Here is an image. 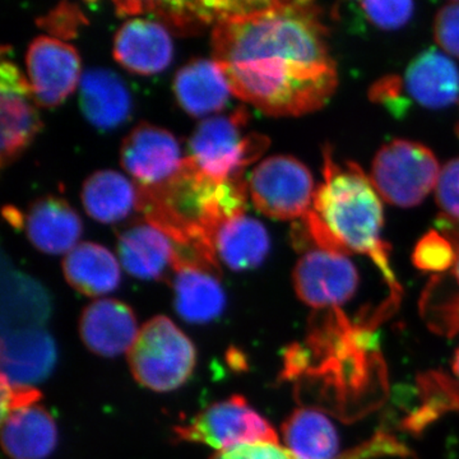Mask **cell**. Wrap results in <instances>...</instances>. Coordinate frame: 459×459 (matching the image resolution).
<instances>
[{
  "label": "cell",
  "mask_w": 459,
  "mask_h": 459,
  "mask_svg": "<svg viewBox=\"0 0 459 459\" xmlns=\"http://www.w3.org/2000/svg\"><path fill=\"white\" fill-rule=\"evenodd\" d=\"M132 376L144 388L159 394L186 385L197 365L192 340L170 318L157 316L144 323L128 351Z\"/></svg>",
  "instance_id": "cell-4"
},
{
  "label": "cell",
  "mask_w": 459,
  "mask_h": 459,
  "mask_svg": "<svg viewBox=\"0 0 459 459\" xmlns=\"http://www.w3.org/2000/svg\"><path fill=\"white\" fill-rule=\"evenodd\" d=\"M435 39L451 56L459 57V2L448 3L435 18Z\"/></svg>",
  "instance_id": "cell-33"
},
{
  "label": "cell",
  "mask_w": 459,
  "mask_h": 459,
  "mask_svg": "<svg viewBox=\"0 0 459 459\" xmlns=\"http://www.w3.org/2000/svg\"><path fill=\"white\" fill-rule=\"evenodd\" d=\"M270 247L267 229L246 213L223 223L214 235L217 258L232 271H249L259 267L267 258Z\"/></svg>",
  "instance_id": "cell-23"
},
{
  "label": "cell",
  "mask_w": 459,
  "mask_h": 459,
  "mask_svg": "<svg viewBox=\"0 0 459 459\" xmlns=\"http://www.w3.org/2000/svg\"><path fill=\"white\" fill-rule=\"evenodd\" d=\"M283 440L296 459H338L340 437L327 416L313 409L295 410L282 425Z\"/></svg>",
  "instance_id": "cell-25"
},
{
  "label": "cell",
  "mask_w": 459,
  "mask_h": 459,
  "mask_svg": "<svg viewBox=\"0 0 459 459\" xmlns=\"http://www.w3.org/2000/svg\"><path fill=\"white\" fill-rule=\"evenodd\" d=\"M212 50L231 93L272 117L313 113L337 89L327 29L313 3L258 2L214 25Z\"/></svg>",
  "instance_id": "cell-1"
},
{
  "label": "cell",
  "mask_w": 459,
  "mask_h": 459,
  "mask_svg": "<svg viewBox=\"0 0 459 459\" xmlns=\"http://www.w3.org/2000/svg\"><path fill=\"white\" fill-rule=\"evenodd\" d=\"M81 199L90 217L108 225L137 210L138 186L120 172L100 170L84 180Z\"/></svg>",
  "instance_id": "cell-24"
},
{
  "label": "cell",
  "mask_w": 459,
  "mask_h": 459,
  "mask_svg": "<svg viewBox=\"0 0 459 459\" xmlns=\"http://www.w3.org/2000/svg\"><path fill=\"white\" fill-rule=\"evenodd\" d=\"M247 124L244 108L229 115L207 117L190 137V159L213 179L243 177L244 169L255 162L270 146L265 135L246 133Z\"/></svg>",
  "instance_id": "cell-5"
},
{
  "label": "cell",
  "mask_w": 459,
  "mask_h": 459,
  "mask_svg": "<svg viewBox=\"0 0 459 459\" xmlns=\"http://www.w3.org/2000/svg\"><path fill=\"white\" fill-rule=\"evenodd\" d=\"M422 404L404 420L403 427L412 433H421L431 422L449 411H459V383L437 371L419 377Z\"/></svg>",
  "instance_id": "cell-27"
},
{
  "label": "cell",
  "mask_w": 459,
  "mask_h": 459,
  "mask_svg": "<svg viewBox=\"0 0 459 459\" xmlns=\"http://www.w3.org/2000/svg\"><path fill=\"white\" fill-rule=\"evenodd\" d=\"M353 7L368 25L383 31L401 29L409 22L415 11V4L411 2H361Z\"/></svg>",
  "instance_id": "cell-28"
},
{
  "label": "cell",
  "mask_w": 459,
  "mask_h": 459,
  "mask_svg": "<svg viewBox=\"0 0 459 459\" xmlns=\"http://www.w3.org/2000/svg\"><path fill=\"white\" fill-rule=\"evenodd\" d=\"M80 333L90 351L102 358H117L131 350L140 329L128 304L117 299H99L83 310Z\"/></svg>",
  "instance_id": "cell-15"
},
{
  "label": "cell",
  "mask_w": 459,
  "mask_h": 459,
  "mask_svg": "<svg viewBox=\"0 0 459 459\" xmlns=\"http://www.w3.org/2000/svg\"><path fill=\"white\" fill-rule=\"evenodd\" d=\"M26 234L45 255H68L82 235L80 214L65 199H38L26 214Z\"/></svg>",
  "instance_id": "cell-18"
},
{
  "label": "cell",
  "mask_w": 459,
  "mask_h": 459,
  "mask_svg": "<svg viewBox=\"0 0 459 459\" xmlns=\"http://www.w3.org/2000/svg\"><path fill=\"white\" fill-rule=\"evenodd\" d=\"M78 102L87 120L102 131L117 128L131 115L132 98L123 78L107 68L84 72Z\"/></svg>",
  "instance_id": "cell-17"
},
{
  "label": "cell",
  "mask_w": 459,
  "mask_h": 459,
  "mask_svg": "<svg viewBox=\"0 0 459 459\" xmlns=\"http://www.w3.org/2000/svg\"><path fill=\"white\" fill-rule=\"evenodd\" d=\"M83 20L80 9L74 8V5L62 4L59 5V8L54 9L49 16L44 18L41 25L47 27L50 32L53 31L59 38H63V36L71 38Z\"/></svg>",
  "instance_id": "cell-36"
},
{
  "label": "cell",
  "mask_w": 459,
  "mask_h": 459,
  "mask_svg": "<svg viewBox=\"0 0 459 459\" xmlns=\"http://www.w3.org/2000/svg\"><path fill=\"white\" fill-rule=\"evenodd\" d=\"M439 162L418 142L395 140L377 151L370 181L377 195L397 207H415L437 188Z\"/></svg>",
  "instance_id": "cell-6"
},
{
  "label": "cell",
  "mask_w": 459,
  "mask_h": 459,
  "mask_svg": "<svg viewBox=\"0 0 459 459\" xmlns=\"http://www.w3.org/2000/svg\"><path fill=\"white\" fill-rule=\"evenodd\" d=\"M421 313L429 328L437 334L455 337L459 333V295L449 296L439 304L422 301Z\"/></svg>",
  "instance_id": "cell-31"
},
{
  "label": "cell",
  "mask_w": 459,
  "mask_h": 459,
  "mask_svg": "<svg viewBox=\"0 0 459 459\" xmlns=\"http://www.w3.org/2000/svg\"><path fill=\"white\" fill-rule=\"evenodd\" d=\"M38 101L25 74L8 60L0 66L2 164H11L41 131Z\"/></svg>",
  "instance_id": "cell-12"
},
{
  "label": "cell",
  "mask_w": 459,
  "mask_h": 459,
  "mask_svg": "<svg viewBox=\"0 0 459 459\" xmlns=\"http://www.w3.org/2000/svg\"><path fill=\"white\" fill-rule=\"evenodd\" d=\"M9 347L8 355H3V359L9 358L8 362H3V376L7 377L9 382L25 385L47 376L53 367L56 353L48 334L31 332L23 337L17 336L9 340Z\"/></svg>",
  "instance_id": "cell-26"
},
{
  "label": "cell",
  "mask_w": 459,
  "mask_h": 459,
  "mask_svg": "<svg viewBox=\"0 0 459 459\" xmlns=\"http://www.w3.org/2000/svg\"><path fill=\"white\" fill-rule=\"evenodd\" d=\"M117 249L124 270L148 281L161 280L172 272L178 255L172 238L144 220L120 232Z\"/></svg>",
  "instance_id": "cell-16"
},
{
  "label": "cell",
  "mask_w": 459,
  "mask_h": 459,
  "mask_svg": "<svg viewBox=\"0 0 459 459\" xmlns=\"http://www.w3.org/2000/svg\"><path fill=\"white\" fill-rule=\"evenodd\" d=\"M175 310L193 325H205L222 316L226 294L219 268L204 263L175 261L172 270Z\"/></svg>",
  "instance_id": "cell-13"
},
{
  "label": "cell",
  "mask_w": 459,
  "mask_h": 459,
  "mask_svg": "<svg viewBox=\"0 0 459 459\" xmlns=\"http://www.w3.org/2000/svg\"><path fill=\"white\" fill-rule=\"evenodd\" d=\"M455 280H457L458 283H459V246L457 247V259H455Z\"/></svg>",
  "instance_id": "cell-38"
},
{
  "label": "cell",
  "mask_w": 459,
  "mask_h": 459,
  "mask_svg": "<svg viewBox=\"0 0 459 459\" xmlns=\"http://www.w3.org/2000/svg\"><path fill=\"white\" fill-rule=\"evenodd\" d=\"M56 443V420L39 404L2 420V446L12 459L48 458Z\"/></svg>",
  "instance_id": "cell-21"
},
{
  "label": "cell",
  "mask_w": 459,
  "mask_h": 459,
  "mask_svg": "<svg viewBox=\"0 0 459 459\" xmlns=\"http://www.w3.org/2000/svg\"><path fill=\"white\" fill-rule=\"evenodd\" d=\"M42 397L39 389L27 385H16L2 376V420L12 413L36 406Z\"/></svg>",
  "instance_id": "cell-34"
},
{
  "label": "cell",
  "mask_w": 459,
  "mask_h": 459,
  "mask_svg": "<svg viewBox=\"0 0 459 459\" xmlns=\"http://www.w3.org/2000/svg\"><path fill=\"white\" fill-rule=\"evenodd\" d=\"M115 60L134 74H161L172 60L174 45L164 25L147 18H131L114 38Z\"/></svg>",
  "instance_id": "cell-14"
},
{
  "label": "cell",
  "mask_w": 459,
  "mask_h": 459,
  "mask_svg": "<svg viewBox=\"0 0 459 459\" xmlns=\"http://www.w3.org/2000/svg\"><path fill=\"white\" fill-rule=\"evenodd\" d=\"M174 93L186 114L201 117L221 111L231 90L216 60L195 59L178 71Z\"/></svg>",
  "instance_id": "cell-20"
},
{
  "label": "cell",
  "mask_w": 459,
  "mask_h": 459,
  "mask_svg": "<svg viewBox=\"0 0 459 459\" xmlns=\"http://www.w3.org/2000/svg\"><path fill=\"white\" fill-rule=\"evenodd\" d=\"M184 159L175 135L148 123L135 126L120 148V164L142 188L164 184L177 174Z\"/></svg>",
  "instance_id": "cell-11"
},
{
  "label": "cell",
  "mask_w": 459,
  "mask_h": 459,
  "mask_svg": "<svg viewBox=\"0 0 459 459\" xmlns=\"http://www.w3.org/2000/svg\"><path fill=\"white\" fill-rule=\"evenodd\" d=\"M401 84L413 101L428 108H448L459 99L457 65L434 49L424 51L411 62Z\"/></svg>",
  "instance_id": "cell-19"
},
{
  "label": "cell",
  "mask_w": 459,
  "mask_h": 459,
  "mask_svg": "<svg viewBox=\"0 0 459 459\" xmlns=\"http://www.w3.org/2000/svg\"><path fill=\"white\" fill-rule=\"evenodd\" d=\"M247 192L243 177L213 179L186 156L177 174L161 186H138L137 210L144 221L169 235L179 252L219 264L214 235L223 223L244 214Z\"/></svg>",
  "instance_id": "cell-2"
},
{
  "label": "cell",
  "mask_w": 459,
  "mask_h": 459,
  "mask_svg": "<svg viewBox=\"0 0 459 459\" xmlns=\"http://www.w3.org/2000/svg\"><path fill=\"white\" fill-rule=\"evenodd\" d=\"M27 80L39 107L56 108L65 102L81 77V57L68 42L39 36L26 54Z\"/></svg>",
  "instance_id": "cell-10"
},
{
  "label": "cell",
  "mask_w": 459,
  "mask_h": 459,
  "mask_svg": "<svg viewBox=\"0 0 459 459\" xmlns=\"http://www.w3.org/2000/svg\"><path fill=\"white\" fill-rule=\"evenodd\" d=\"M63 273L72 289L91 298L110 294L122 280L117 256L91 241L78 244L65 255Z\"/></svg>",
  "instance_id": "cell-22"
},
{
  "label": "cell",
  "mask_w": 459,
  "mask_h": 459,
  "mask_svg": "<svg viewBox=\"0 0 459 459\" xmlns=\"http://www.w3.org/2000/svg\"><path fill=\"white\" fill-rule=\"evenodd\" d=\"M296 295L314 309H340L358 291L359 272L347 253L316 247L307 250L294 270Z\"/></svg>",
  "instance_id": "cell-9"
},
{
  "label": "cell",
  "mask_w": 459,
  "mask_h": 459,
  "mask_svg": "<svg viewBox=\"0 0 459 459\" xmlns=\"http://www.w3.org/2000/svg\"><path fill=\"white\" fill-rule=\"evenodd\" d=\"M226 459H296L289 449L276 443H252L220 452Z\"/></svg>",
  "instance_id": "cell-35"
},
{
  "label": "cell",
  "mask_w": 459,
  "mask_h": 459,
  "mask_svg": "<svg viewBox=\"0 0 459 459\" xmlns=\"http://www.w3.org/2000/svg\"><path fill=\"white\" fill-rule=\"evenodd\" d=\"M325 180L316 188L313 212L347 250L370 256L394 296L400 292L383 241V205L379 195L360 166L341 168L325 151Z\"/></svg>",
  "instance_id": "cell-3"
},
{
  "label": "cell",
  "mask_w": 459,
  "mask_h": 459,
  "mask_svg": "<svg viewBox=\"0 0 459 459\" xmlns=\"http://www.w3.org/2000/svg\"><path fill=\"white\" fill-rule=\"evenodd\" d=\"M457 249L448 238L437 231L429 232L413 250V264L421 271L443 272L455 267Z\"/></svg>",
  "instance_id": "cell-29"
},
{
  "label": "cell",
  "mask_w": 459,
  "mask_h": 459,
  "mask_svg": "<svg viewBox=\"0 0 459 459\" xmlns=\"http://www.w3.org/2000/svg\"><path fill=\"white\" fill-rule=\"evenodd\" d=\"M453 371L459 377V349L455 351V359H453Z\"/></svg>",
  "instance_id": "cell-37"
},
{
  "label": "cell",
  "mask_w": 459,
  "mask_h": 459,
  "mask_svg": "<svg viewBox=\"0 0 459 459\" xmlns=\"http://www.w3.org/2000/svg\"><path fill=\"white\" fill-rule=\"evenodd\" d=\"M250 197L259 212L273 220H304L313 210L312 172L292 156L277 155L263 160L247 184Z\"/></svg>",
  "instance_id": "cell-8"
},
{
  "label": "cell",
  "mask_w": 459,
  "mask_h": 459,
  "mask_svg": "<svg viewBox=\"0 0 459 459\" xmlns=\"http://www.w3.org/2000/svg\"><path fill=\"white\" fill-rule=\"evenodd\" d=\"M435 195L446 222L455 223L459 229V157L449 161L440 171Z\"/></svg>",
  "instance_id": "cell-30"
},
{
  "label": "cell",
  "mask_w": 459,
  "mask_h": 459,
  "mask_svg": "<svg viewBox=\"0 0 459 459\" xmlns=\"http://www.w3.org/2000/svg\"><path fill=\"white\" fill-rule=\"evenodd\" d=\"M395 455V457H410L411 452L404 444L398 442L392 435L379 431L376 437L361 444L359 448L341 455L338 459H373Z\"/></svg>",
  "instance_id": "cell-32"
},
{
  "label": "cell",
  "mask_w": 459,
  "mask_h": 459,
  "mask_svg": "<svg viewBox=\"0 0 459 459\" xmlns=\"http://www.w3.org/2000/svg\"><path fill=\"white\" fill-rule=\"evenodd\" d=\"M174 434L181 442L204 444L220 452L243 444H279L270 422L238 394L205 407L186 424L175 427Z\"/></svg>",
  "instance_id": "cell-7"
}]
</instances>
